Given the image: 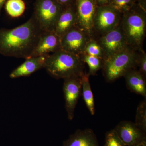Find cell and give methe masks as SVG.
Listing matches in <instances>:
<instances>
[{
    "mask_svg": "<svg viewBox=\"0 0 146 146\" xmlns=\"http://www.w3.org/2000/svg\"><path fill=\"white\" fill-rule=\"evenodd\" d=\"M114 129L125 146H136L146 141V132L130 121H121Z\"/></svg>",
    "mask_w": 146,
    "mask_h": 146,
    "instance_id": "11",
    "label": "cell"
},
{
    "mask_svg": "<svg viewBox=\"0 0 146 146\" xmlns=\"http://www.w3.org/2000/svg\"><path fill=\"white\" fill-rule=\"evenodd\" d=\"M138 71L146 78V53L143 50L140 51L137 60Z\"/></svg>",
    "mask_w": 146,
    "mask_h": 146,
    "instance_id": "24",
    "label": "cell"
},
{
    "mask_svg": "<svg viewBox=\"0 0 146 146\" xmlns=\"http://www.w3.org/2000/svg\"><path fill=\"white\" fill-rule=\"evenodd\" d=\"M60 50V37L54 31H43L30 58L47 56Z\"/></svg>",
    "mask_w": 146,
    "mask_h": 146,
    "instance_id": "12",
    "label": "cell"
},
{
    "mask_svg": "<svg viewBox=\"0 0 146 146\" xmlns=\"http://www.w3.org/2000/svg\"><path fill=\"white\" fill-rule=\"evenodd\" d=\"M80 57L84 63H86L89 67V72L87 74L89 76L95 75L97 72L103 68L104 62L103 58L86 54Z\"/></svg>",
    "mask_w": 146,
    "mask_h": 146,
    "instance_id": "18",
    "label": "cell"
},
{
    "mask_svg": "<svg viewBox=\"0 0 146 146\" xmlns=\"http://www.w3.org/2000/svg\"><path fill=\"white\" fill-rule=\"evenodd\" d=\"M120 25L129 46L137 50H143L146 34V9L138 1L130 10L123 14Z\"/></svg>",
    "mask_w": 146,
    "mask_h": 146,
    "instance_id": "3",
    "label": "cell"
},
{
    "mask_svg": "<svg viewBox=\"0 0 146 146\" xmlns=\"http://www.w3.org/2000/svg\"><path fill=\"white\" fill-rule=\"evenodd\" d=\"M6 1L7 0H0V11H1L2 7L3 5L4 4Z\"/></svg>",
    "mask_w": 146,
    "mask_h": 146,
    "instance_id": "27",
    "label": "cell"
},
{
    "mask_svg": "<svg viewBox=\"0 0 146 146\" xmlns=\"http://www.w3.org/2000/svg\"><path fill=\"white\" fill-rule=\"evenodd\" d=\"M91 37L76 26H74L60 38L61 49L81 56Z\"/></svg>",
    "mask_w": 146,
    "mask_h": 146,
    "instance_id": "9",
    "label": "cell"
},
{
    "mask_svg": "<svg viewBox=\"0 0 146 146\" xmlns=\"http://www.w3.org/2000/svg\"><path fill=\"white\" fill-rule=\"evenodd\" d=\"M124 77L128 89L131 92L146 98V78L137 68L129 71Z\"/></svg>",
    "mask_w": 146,
    "mask_h": 146,
    "instance_id": "16",
    "label": "cell"
},
{
    "mask_svg": "<svg viewBox=\"0 0 146 146\" xmlns=\"http://www.w3.org/2000/svg\"><path fill=\"white\" fill-rule=\"evenodd\" d=\"M84 64L80 56L61 49L47 56L44 68L54 78L64 79L82 76Z\"/></svg>",
    "mask_w": 146,
    "mask_h": 146,
    "instance_id": "2",
    "label": "cell"
},
{
    "mask_svg": "<svg viewBox=\"0 0 146 146\" xmlns=\"http://www.w3.org/2000/svg\"><path fill=\"white\" fill-rule=\"evenodd\" d=\"M33 15L44 31H54L63 7L55 0H35Z\"/></svg>",
    "mask_w": 146,
    "mask_h": 146,
    "instance_id": "5",
    "label": "cell"
},
{
    "mask_svg": "<svg viewBox=\"0 0 146 146\" xmlns=\"http://www.w3.org/2000/svg\"><path fill=\"white\" fill-rule=\"evenodd\" d=\"M122 14L108 5L98 7L93 24V39L111 31L120 23Z\"/></svg>",
    "mask_w": 146,
    "mask_h": 146,
    "instance_id": "6",
    "label": "cell"
},
{
    "mask_svg": "<svg viewBox=\"0 0 146 146\" xmlns=\"http://www.w3.org/2000/svg\"><path fill=\"white\" fill-rule=\"evenodd\" d=\"M104 146H125L118 137L114 129L107 131L106 133Z\"/></svg>",
    "mask_w": 146,
    "mask_h": 146,
    "instance_id": "23",
    "label": "cell"
},
{
    "mask_svg": "<svg viewBox=\"0 0 146 146\" xmlns=\"http://www.w3.org/2000/svg\"><path fill=\"white\" fill-rule=\"evenodd\" d=\"M137 1V0H111L107 5L123 15L130 10Z\"/></svg>",
    "mask_w": 146,
    "mask_h": 146,
    "instance_id": "20",
    "label": "cell"
},
{
    "mask_svg": "<svg viewBox=\"0 0 146 146\" xmlns=\"http://www.w3.org/2000/svg\"><path fill=\"white\" fill-rule=\"evenodd\" d=\"M43 31L33 15L19 26L0 31V52L7 56L30 58Z\"/></svg>",
    "mask_w": 146,
    "mask_h": 146,
    "instance_id": "1",
    "label": "cell"
},
{
    "mask_svg": "<svg viewBox=\"0 0 146 146\" xmlns=\"http://www.w3.org/2000/svg\"><path fill=\"white\" fill-rule=\"evenodd\" d=\"M76 19L75 3L72 5L63 7L55 27V33L61 38L68 31L75 26Z\"/></svg>",
    "mask_w": 146,
    "mask_h": 146,
    "instance_id": "15",
    "label": "cell"
},
{
    "mask_svg": "<svg viewBox=\"0 0 146 146\" xmlns=\"http://www.w3.org/2000/svg\"><path fill=\"white\" fill-rule=\"evenodd\" d=\"M140 51L128 46L105 59L102 70L106 81L112 83L124 77L129 71L137 68V60Z\"/></svg>",
    "mask_w": 146,
    "mask_h": 146,
    "instance_id": "4",
    "label": "cell"
},
{
    "mask_svg": "<svg viewBox=\"0 0 146 146\" xmlns=\"http://www.w3.org/2000/svg\"><path fill=\"white\" fill-rule=\"evenodd\" d=\"M63 146H100L96 136L90 128L78 129L64 141Z\"/></svg>",
    "mask_w": 146,
    "mask_h": 146,
    "instance_id": "14",
    "label": "cell"
},
{
    "mask_svg": "<svg viewBox=\"0 0 146 146\" xmlns=\"http://www.w3.org/2000/svg\"><path fill=\"white\" fill-rule=\"evenodd\" d=\"M98 7L107 5L111 0H95Z\"/></svg>",
    "mask_w": 146,
    "mask_h": 146,
    "instance_id": "26",
    "label": "cell"
},
{
    "mask_svg": "<svg viewBox=\"0 0 146 146\" xmlns=\"http://www.w3.org/2000/svg\"><path fill=\"white\" fill-rule=\"evenodd\" d=\"M47 56H37L26 59L23 63L12 71L9 77L14 79L28 76L36 71L44 68Z\"/></svg>",
    "mask_w": 146,
    "mask_h": 146,
    "instance_id": "13",
    "label": "cell"
},
{
    "mask_svg": "<svg viewBox=\"0 0 146 146\" xmlns=\"http://www.w3.org/2000/svg\"><path fill=\"white\" fill-rule=\"evenodd\" d=\"M136 146H146V141L141 143V144H139L138 145Z\"/></svg>",
    "mask_w": 146,
    "mask_h": 146,
    "instance_id": "28",
    "label": "cell"
},
{
    "mask_svg": "<svg viewBox=\"0 0 146 146\" xmlns=\"http://www.w3.org/2000/svg\"><path fill=\"white\" fill-rule=\"evenodd\" d=\"M76 11L75 26L88 34L94 35L93 24L98 6L95 0H75Z\"/></svg>",
    "mask_w": 146,
    "mask_h": 146,
    "instance_id": "7",
    "label": "cell"
},
{
    "mask_svg": "<svg viewBox=\"0 0 146 146\" xmlns=\"http://www.w3.org/2000/svg\"><path fill=\"white\" fill-rule=\"evenodd\" d=\"M82 77L73 76L64 79L63 92L65 108L70 120H72L74 111L82 93Z\"/></svg>",
    "mask_w": 146,
    "mask_h": 146,
    "instance_id": "10",
    "label": "cell"
},
{
    "mask_svg": "<svg viewBox=\"0 0 146 146\" xmlns=\"http://www.w3.org/2000/svg\"><path fill=\"white\" fill-rule=\"evenodd\" d=\"M89 76L85 72L82 76V92L84 100L90 114L94 115L95 114V103L94 95L91 90L89 82Z\"/></svg>",
    "mask_w": 146,
    "mask_h": 146,
    "instance_id": "17",
    "label": "cell"
},
{
    "mask_svg": "<svg viewBox=\"0 0 146 146\" xmlns=\"http://www.w3.org/2000/svg\"><path fill=\"white\" fill-rule=\"evenodd\" d=\"M63 7L72 5L75 3V0H55Z\"/></svg>",
    "mask_w": 146,
    "mask_h": 146,
    "instance_id": "25",
    "label": "cell"
},
{
    "mask_svg": "<svg viewBox=\"0 0 146 146\" xmlns=\"http://www.w3.org/2000/svg\"><path fill=\"white\" fill-rule=\"evenodd\" d=\"M84 54L101 58L104 60V53L102 47L98 41L93 38H91L86 44Z\"/></svg>",
    "mask_w": 146,
    "mask_h": 146,
    "instance_id": "22",
    "label": "cell"
},
{
    "mask_svg": "<svg viewBox=\"0 0 146 146\" xmlns=\"http://www.w3.org/2000/svg\"><path fill=\"white\" fill-rule=\"evenodd\" d=\"M136 125L146 132V99L140 102L136 110L135 122Z\"/></svg>",
    "mask_w": 146,
    "mask_h": 146,
    "instance_id": "21",
    "label": "cell"
},
{
    "mask_svg": "<svg viewBox=\"0 0 146 146\" xmlns=\"http://www.w3.org/2000/svg\"><path fill=\"white\" fill-rule=\"evenodd\" d=\"M7 12L11 17L21 16L25 9V5L23 0H7L5 5Z\"/></svg>",
    "mask_w": 146,
    "mask_h": 146,
    "instance_id": "19",
    "label": "cell"
},
{
    "mask_svg": "<svg viewBox=\"0 0 146 146\" xmlns=\"http://www.w3.org/2000/svg\"><path fill=\"white\" fill-rule=\"evenodd\" d=\"M96 40L103 50L104 60L129 46L120 23L115 28L100 36Z\"/></svg>",
    "mask_w": 146,
    "mask_h": 146,
    "instance_id": "8",
    "label": "cell"
}]
</instances>
